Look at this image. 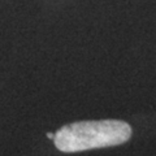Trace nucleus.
<instances>
[{"label":"nucleus","mask_w":156,"mask_h":156,"mask_svg":"<svg viewBox=\"0 0 156 156\" xmlns=\"http://www.w3.org/2000/svg\"><path fill=\"white\" fill-rule=\"evenodd\" d=\"M131 134V126L121 120L77 121L58 129L53 143L58 151L72 154L124 144Z\"/></svg>","instance_id":"f257e3e1"},{"label":"nucleus","mask_w":156,"mask_h":156,"mask_svg":"<svg viewBox=\"0 0 156 156\" xmlns=\"http://www.w3.org/2000/svg\"><path fill=\"white\" fill-rule=\"evenodd\" d=\"M47 138L53 139V138H55V134H53V133H47Z\"/></svg>","instance_id":"f03ea898"}]
</instances>
